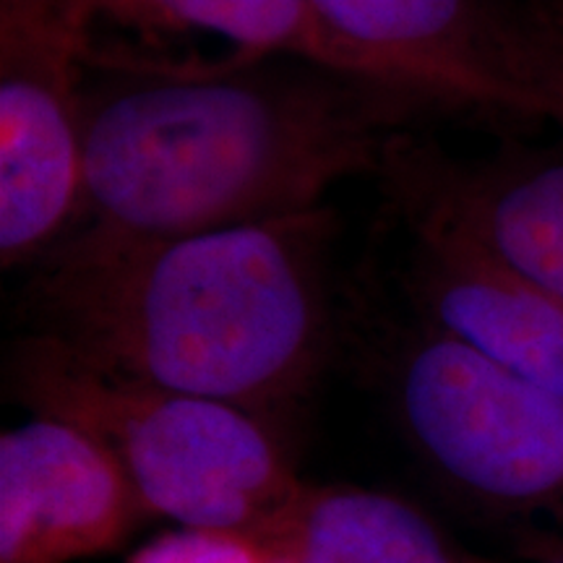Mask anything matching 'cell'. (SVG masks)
Returning <instances> with one entry per match:
<instances>
[{"mask_svg":"<svg viewBox=\"0 0 563 563\" xmlns=\"http://www.w3.org/2000/svg\"><path fill=\"white\" fill-rule=\"evenodd\" d=\"M9 389L34 415L100 441L152 519L264 538L306 485L269 420L112 376L45 334L11 352Z\"/></svg>","mask_w":563,"mask_h":563,"instance_id":"3","label":"cell"},{"mask_svg":"<svg viewBox=\"0 0 563 563\" xmlns=\"http://www.w3.org/2000/svg\"><path fill=\"white\" fill-rule=\"evenodd\" d=\"M426 323L563 399V298L443 217L402 209Z\"/></svg>","mask_w":563,"mask_h":563,"instance_id":"8","label":"cell"},{"mask_svg":"<svg viewBox=\"0 0 563 563\" xmlns=\"http://www.w3.org/2000/svg\"><path fill=\"white\" fill-rule=\"evenodd\" d=\"M87 3L95 19L108 13V16L144 21L154 26L211 32L235 42L241 53L306 60L336 74L391 84L426 97L389 63L340 37L323 21L313 0H87Z\"/></svg>","mask_w":563,"mask_h":563,"instance_id":"11","label":"cell"},{"mask_svg":"<svg viewBox=\"0 0 563 563\" xmlns=\"http://www.w3.org/2000/svg\"><path fill=\"white\" fill-rule=\"evenodd\" d=\"M426 97L306 60L91 53L81 209L68 235L146 243L323 209L382 170Z\"/></svg>","mask_w":563,"mask_h":563,"instance_id":"1","label":"cell"},{"mask_svg":"<svg viewBox=\"0 0 563 563\" xmlns=\"http://www.w3.org/2000/svg\"><path fill=\"white\" fill-rule=\"evenodd\" d=\"M394 397L426 467L543 563L563 555V399L422 323L397 363Z\"/></svg>","mask_w":563,"mask_h":563,"instance_id":"4","label":"cell"},{"mask_svg":"<svg viewBox=\"0 0 563 563\" xmlns=\"http://www.w3.org/2000/svg\"><path fill=\"white\" fill-rule=\"evenodd\" d=\"M152 519L129 475L74 422L34 415L0 435V563H76Z\"/></svg>","mask_w":563,"mask_h":563,"instance_id":"7","label":"cell"},{"mask_svg":"<svg viewBox=\"0 0 563 563\" xmlns=\"http://www.w3.org/2000/svg\"><path fill=\"white\" fill-rule=\"evenodd\" d=\"M332 30L452 110L534 118L543 13L501 0H313Z\"/></svg>","mask_w":563,"mask_h":563,"instance_id":"6","label":"cell"},{"mask_svg":"<svg viewBox=\"0 0 563 563\" xmlns=\"http://www.w3.org/2000/svg\"><path fill=\"white\" fill-rule=\"evenodd\" d=\"M87 0H0V262L47 256L84 188Z\"/></svg>","mask_w":563,"mask_h":563,"instance_id":"5","label":"cell"},{"mask_svg":"<svg viewBox=\"0 0 563 563\" xmlns=\"http://www.w3.org/2000/svg\"><path fill=\"white\" fill-rule=\"evenodd\" d=\"M543 3L548 16H553L559 24H563V0H543Z\"/></svg>","mask_w":563,"mask_h":563,"instance_id":"14","label":"cell"},{"mask_svg":"<svg viewBox=\"0 0 563 563\" xmlns=\"http://www.w3.org/2000/svg\"><path fill=\"white\" fill-rule=\"evenodd\" d=\"M543 563H563V555H555V559H548Z\"/></svg>","mask_w":563,"mask_h":563,"instance_id":"15","label":"cell"},{"mask_svg":"<svg viewBox=\"0 0 563 563\" xmlns=\"http://www.w3.org/2000/svg\"><path fill=\"white\" fill-rule=\"evenodd\" d=\"M332 228L316 209L170 241L66 235L34 282L40 334L112 376L272 422L327 361Z\"/></svg>","mask_w":563,"mask_h":563,"instance_id":"2","label":"cell"},{"mask_svg":"<svg viewBox=\"0 0 563 563\" xmlns=\"http://www.w3.org/2000/svg\"><path fill=\"white\" fill-rule=\"evenodd\" d=\"M129 563H277V551L251 532L175 527L141 545Z\"/></svg>","mask_w":563,"mask_h":563,"instance_id":"12","label":"cell"},{"mask_svg":"<svg viewBox=\"0 0 563 563\" xmlns=\"http://www.w3.org/2000/svg\"><path fill=\"white\" fill-rule=\"evenodd\" d=\"M540 112L545 121H553L563 129V26H548L543 45H540L538 74H534Z\"/></svg>","mask_w":563,"mask_h":563,"instance_id":"13","label":"cell"},{"mask_svg":"<svg viewBox=\"0 0 563 563\" xmlns=\"http://www.w3.org/2000/svg\"><path fill=\"white\" fill-rule=\"evenodd\" d=\"M277 563H292V561H287L285 555H279V553H277Z\"/></svg>","mask_w":563,"mask_h":563,"instance_id":"16","label":"cell"},{"mask_svg":"<svg viewBox=\"0 0 563 563\" xmlns=\"http://www.w3.org/2000/svg\"><path fill=\"white\" fill-rule=\"evenodd\" d=\"M402 209L431 211L563 298V157L509 150L477 165L394 141L382 170Z\"/></svg>","mask_w":563,"mask_h":563,"instance_id":"9","label":"cell"},{"mask_svg":"<svg viewBox=\"0 0 563 563\" xmlns=\"http://www.w3.org/2000/svg\"><path fill=\"white\" fill-rule=\"evenodd\" d=\"M262 540L292 563H496L405 498L355 485L306 483Z\"/></svg>","mask_w":563,"mask_h":563,"instance_id":"10","label":"cell"}]
</instances>
